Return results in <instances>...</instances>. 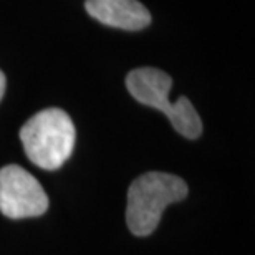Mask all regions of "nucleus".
<instances>
[{
    "label": "nucleus",
    "mask_w": 255,
    "mask_h": 255,
    "mask_svg": "<svg viewBox=\"0 0 255 255\" xmlns=\"http://www.w3.org/2000/svg\"><path fill=\"white\" fill-rule=\"evenodd\" d=\"M47 192L28 171L17 164L0 169V212L5 217H38L47 212Z\"/></svg>",
    "instance_id": "4"
},
{
    "label": "nucleus",
    "mask_w": 255,
    "mask_h": 255,
    "mask_svg": "<svg viewBox=\"0 0 255 255\" xmlns=\"http://www.w3.org/2000/svg\"><path fill=\"white\" fill-rule=\"evenodd\" d=\"M187 196V184L167 172H146L136 177L128 189L126 224L137 237H146L159 226L162 211Z\"/></svg>",
    "instance_id": "1"
},
{
    "label": "nucleus",
    "mask_w": 255,
    "mask_h": 255,
    "mask_svg": "<svg viewBox=\"0 0 255 255\" xmlns=\"http://www.w3.org/2000/svg\"><path fill=\"white\" fill-rule=\"evenodd\" d=\"M5 86H7V80H5V75H3V71L0 70V100L3 98V93H5Z\"/></svg>",
    "instance_id": "6"
},
{
    "label": "nucleus",
    "mask_w": 255,
    "mask_h": 255,
    "mask_svg": "<svg viewBox=\"0 0 255 255\" xmlns=\"http://www.w3.org/2000/svg\"><path fill=\"white\" fill-rule=\"evenodd\" d=\"M23 151L35 166L57 171L73 152L76 131L68 113L47 108L33 115L20 129Z\"/></svg>",
    "instance_id": "2"
},
{
    "label": "nucleus",
    "mask_w": 255,
    "mask_h": 255,
    "mask_svg": "<svg viewBox=\"0 0 255 255\" xmlns=\"http://www.w3.org/2000/svg\"><path fill=\"white\" fill-rule=\"evenodd\" d=\"M85 8L90 17L113 28L137 30L151 23V13L137 0H86Z\"/></svg>",
    "instance_id": "5"
},
{
    "label": "nucleus",
    "mask_w": 255,
    "mask_h": 255,
    "mask_svg": "<svg viewBox=\"0 0 255 255\" xmlns=\"http://www.w3.org/2000/svg\"><path fill=\"white\" fill-rule=\"evenodd\" d=\"M172 78L162 70L142 66L128 73L126 88L131 96L141 105L162 111L174 129L187 139H197L202 132V121L196 108L186 96L169 101Z\"/></svg>",
    "instance_id": "3"
}]
</instances>
